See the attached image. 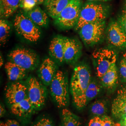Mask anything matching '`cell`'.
Wrapping results in <instances>:
<instances>
[{"label":"cell","mask_w":126,"mask_h":126,"mask_svg":"<svg viewBox=\"0 0 126 126\" xmlns=\"http://www.w3.org/2000/svg\"><path fill=\"white\" fill-rule=\"evenodd\" d=\"M108 13V9L105 5L96 2H87L82 7L75 29L79 31L87 23L105 20Z\"/></svg>","instance_id":"cell-2"},{"label":"cell","mask_w":126,"mask_h":126,"mask_svg":"<svg viewBox=\"0 0 126 126\" xmlns=\"http://www.w3.org/2000/svg\"><path fill=\"white\" fill-rule=\"evenodd\" d=\"M100 89L101 86L96 81L91 80L86 91V98L87 102L88 103L95 99L99 94Z\"/></svg>","instance_id":"cell-24"},{"label":"cell","mask_w":126,"mask_h":126,"mask_svg":"<svg viewBox=\"0 0 126 126\" xmlns=\"http://www.w3.org/2000/svg\"><path fill=\"white\" fill-rule=\"evenodd\" d=\"M82 0H70L67 5L55 19V23L63 29L75 27L79 18Z\"/></svg>","instance_id":"cell-4"},{"label":"cell","mask_w":126,"mask_h":126,"mask_svg":"<svg viewBox=\"0 0 126 126\" xmlns=\"http://www.w3.org/2000/svg\"><path fill=\"white\" fill-rule=\"evenodd\" d=\"M36 0V1L37 3V4L39 5L42 4L43 3H45L46 0Z\"/></svg>","instance_id":"cell-35"},{"label":"cell","mask_w":126,"mask_h":126,"mask_svg":"<svg viewBox=\"0 0 126 126\" xmlns=\"http://www.w3.org/2000/svg\"><path fill=\"white\" fill-rule=\"evenodd\" d=\"M91 80L90 69L86 65L82 64L75 68L71 80L70 90L73 103L79 110L84 108L87 104L86 91Z\"/></svg>","instance_id":"cell-1"},{"label":"cell","mask_w":126,"mask_h":126,"mask_svg":"<svg viewBox=\"0 0 126 126\" xmlns=\"http://www.w3.org/2000/svg\"><path fill=\"white\" fill-rule=\"evenodd\" d=\"M92 2H97V1H107L110 0H87Z\"/></svg>","instance_id":"cell-36"},{"label":"cell","mask_w":126,"mask_h":126,"mask_svg":"<svg viewBox=\"0 0 126 126\" xmlns=\"http://www.w3.org/2000/svg\"><path fill=\"white\" fill-rule=\"evenodd\" d=\"M119 72L121 80L126 83V52L122 57L120 63Z\"/></svg>","instance_id":"cell-26"},{"label":"cell","mask_w":126,"mask_h":126,"mask_svg":"<svg viewBox=\"0 0 126 126\" xmlns=\"http://www.w3.org/2000/svg\"><path fill=\"white\" fill-rule=\"evenodd\" d=\"M8 57L10 61L17 64L27 71L34 70L37 65V56L33 51L27 49H16L11 51Z\"/></svg>","instance_id":"cell-9"},{"label":"cell","mask_w":126,"mask_h":126,"mask_svg":"<svg viewBox=\"0 0 126 126\" xmlns=\"http://www.w3.org/2000/svg\"><path fill=\"white\" fill-rule=\"evenodd\" d=\"M66 37L56 36L50 42L49 50L50 55L60 63L64 62V53L65 47Z\"/></svg>","instance_id":"cell-15"},{"label":"cell","mask_w":126,"mask_h":126,"mask_svg":"<svg viewBox=\"0 0 126 126\" xmlns=\"http://www.w3.org/2000/svg\"><path fill=\"white\" fill-rule=\"evenodd\" d=\"M3 64V59L1 57V56H0V66H1Z\"/></svg>","instance_id":"cell-37"},{"label":"cell","mask_w":126,"mask_h":126,"mask_svg":"<svg viewBox=\"0 0 126 126\" xmlns=\"http://www.w3.org/2000/svg\"><path fill=\"white\" fill-rule=\"evenodd\" d=\"M102 118L104 120L103 126H116V123H115L110 117L105 115Z\"/></svg>","instance_id":"cell-30"},{"label":"cell","mask_w":126,"mask_h":126,"mask_svg":"<svg viewBox=\"0 0 126 126\" xmlns=\"http://www.w3.org/2000/svg\"><path fill=\"white\" fill-rule=\"evenodd\" d=\"M0 17L8 18L21 6V0H0Z\"/></svg>","instance_id":"cell-21"},{"label":"cell","mask_w":126,"mask_h":126,"mask_svg":"<svg viewBox=\"0 0 126 126\" xmlns=\"http://www.w3.org/2000/svg\"><path fill=\"white\" fill-rule=\"evenodd\" d=\"M35 110L28 98L18 103L11 105V112L13 114L20 117H28Z\"/></svg>","instance_id":"cell-16"},{"label":"cell","mask_w":126,"mask_h":126,"mask_svg":"<svg viewBox=\"0 0 126 126\" xmlns=\"http://www.w3.org/2000/svg\"><path fill=\"white\" fill-rule=\"evenodd\" d=\"M116 126H126V125H120L119 123H116Z\"/></svg>","instance_id":"cell-38"},{"label":"cell","mask_w":126,"mask_h":126,"mask_svg":"<svg viewBox=\"0 0 126 126\" xmlns=\"http://www.w3.org/2000/svg\"><path fill=\"white\" fill-rule=\"evenodd\" d=\"M57 71V65L54 61L50 58L45 59L41 64L38 74L41 80L46 86H50Z\"/></svg>","instance_id":"cell-12"},{"label":"cell","mask_w":126,"mask_h":126,"mask_svg":"<svg viewBox=\"0 0 126 126\" xmlns=\"http://www.w3.org/2000/svg\"><path fill=\"white\" fill-rule=\"evenodd\" d=\"M125 10H126V3H125Z\"/></svg>","instance_id":"cell-39"},{"label":"cell","mask_w":126,"mask_h":126,"mask_svg":"<svg viewBox=\"0 0 126 126\" xmlns=\"http://www.w3.org/2000/svg\"><path fill=\"white\" fill-rule=\"evenodd\" d=\"M93 60L96 73L100 79L116 62L115 51L108 48L100 49L93 53Z\"/></svg>","instance_id":"cell-6"},{"label":"cell","mask_w":126,"mask_h":126,"mask_svg":"<svg viewBox=\"0 0 126 126\" xmlns=\"http://www.w3.org/2000/svg\"><path fill=\"white\" fill-rule=\"evenodd\" d=\"M107 111V104L104 100H96L91 107V112L95 116L102 117L105 115Z\"/></svg>","instance_id":"cell-23"},{"label":"cell","mask_w":126,"mask_h":126,"mask_svg":"<svg viewBox=\"0 0 126 126\" xmlns=\"http://www.w3.org/2000/svg\"><path fill=\"white\" fill-rule=\"evenodd\" d=\"M0 126H20L18 122L14 120H8L5 122H1Z\"/></svg>","instance_id":"cell-32"},{"label":"cell","mask_w":126,"mask_h":126,"mask_svg":"<svg viewBox=\"0 0 126 126\" xmlns=\"http://www.w3.org/2000/svg\"><path fill=\"white\" fill-rule=\"evenodd\" d=\"M109 43L113 46L120 49L126 48V34L119 23H110L107 31Z\"/></svg>","instance_id":"cell-10"},{"label":"cell","mask_w":126,"mask_h":126,"mask_svg":"<svg viewBox=\"0 0 126 126\" xmlns=\"http://www.w3.org/2000/svg\"><path fill=\"white\" fill-rule=\"evenodd\" d=\"M6 112V110L4 108V107L3 105L1 104L0 106V117H3L5 113Z\"/></svg>","instance_id":"cell-34"},{"label":"cell","mask_w":126,"mask_h":126,"mask_svg":"<svg viewBox=\"0 0 126 126\" xmlns=\"http://www.w3.org/2000/svg\"><path fill=\"white\" fill-rule=\"evenodd\" d=\"M62 119L63 126H81L79 118L66 108L62 111Z\"/></svg>","instance_id":"cell-22"},{"label":"cell","mask_w":126,"mask_h":126,"mask_svg":"<svg viewBox=\"0 0 126 126\" xmlns=\"http://www.w3.org/2000/svg\"><path fill=\"white\" fill-rule=\"evenodd\" d=\"M14 26L19 35L30 42H36L40 38L41 32L39 27L25 13H19L16 16Z\"/></svg>","instance_id":"cell-5"},{"label":"cell","mask_w":126,"mask_h":126,"mask_svg":"<svg viewBox=\"0 0 126 126\" xmlns=\"http://www.w3.org/2000/svg\"><path fill=\"white\" fill-rule=\"evenodd\" d=\"M25 13L38 26H46L48 22L47 14L38 6L33 9L25 11Z\"/></svg>","instance_id":"cell-20"},{"label":"cell","mask_w":126,"mask_h":126,"mask_svg":"<svg viewBox=\"0 0 126 126\" xmlns=\"http://www.w3.org/2000/svg\"><path fill=\"white\" fill-rule=\"evenodd\" d=\"M120 120L119 123L120 125H126V113L120 119Z\"/></svg>","instance_id":"cell-33"},{"label":"cell","mask_w":126,"mask_h":126,"mask_svg":"<svg viewBox=\"0 0 126 126\" xmlns=\"http://www.w3.org/2000/svg\"><path fill=\"white\" fill-rule=\"evenodd\" d=\"M119 23L126 34V10L123 11V13L119 19Z\"/></svg>","instance_id":"cell-31"},{"label":"cell","mask_w":126,"mask_h":126,"mask_svg":"<svg viewBox=\"0 0 126 126\" xmlns=\"http://www.w3.org/2000/svg\"><path fill=\"white\" fill-rule=\"evenodd\" d=\"M103 124L104 120L102 117L95 116L89 121L88 126H103Z\"/></svg>","instance_id":"cell-29"},{"label":"cell","mask_w":126,"mask_h":126,"mask_svg":"<svg viewBox=\"0 0 126 126\" xmlns=\"http://www.w3.org/2000/svg\"><path fill=\"white\" fill-rule=\"evenodd\" d=\"M5 69L8 77L11 81H18L23 79L26 76V70L11 61L6 63Z\"/></svg>","instance_id":"cell-19"},{"label":"cell","mask_w":126,"mask_h":126,"mask_svg":"<svg viewBox=\"0 0 126 126\" xmlns=\"http://www.w3.org/2000/svg\"><path fill=\"white\" fill-rule=\"evenodd\" d=\"M37 4L36 0H21V6L25 11H30Z\"/></svg>","instance_id":"cell-27"},{"label":"cell","mask_w":126,"mask_h":126,"mask_svg":"<svg viewBox=\"0 0 126 126\" xmlns=\"http://www.w3.org/2000/svg\"><path fill=\"white\" fill-rule=\"evenodd\" d=\"M118 71L116 63H114L100 79L101 85L105 88L112 90L118 83Z\"/></svg>","instance_id":"cell-18"},{"label":"cell","mask_w":126,"mask_h":126,"mask_svg":"<svg viewBox=\"0 0 126 126\" xmlns=\"http://www.w3.org/2000/svg\"><path fill=\"white\" fill-rule=\"evenodd\" d=\"M50 90L53 99L59 108L67 107L69 103L67 77L61 71H58L50 84Z\"/></svg>","instance_id":"cell-3"},{"label":"cell","mask_w":126,"mask_h":126,"mask_svg":"<svg viewBox=\"0 0 126 126\" xmlns=\"http://www.w3.org/2000/svg\"><path fill=\"white\" fill-rule=\"evenodd\" d=\"M70 0H46L45 9L48 15L55 19L67 5Z\"/></svg>","instance_id":"cell-17"},{"label":"cell","mask_w":126,"mask_h":126,"mask_svg":"<svg viewBox=\"0 0 126 126\" xmlns=\"http://www.w3.org/2000/svg\"><path fill=\"white\" fill-rule=\"evenodd\" d=\"M106 22L105 20L86 24L79 30L82 40L88 46L98 44L103 36Z\"/></svg>","instance_id":"cell-7"},{"label":"cell","mask_w":126,"mask_h":126,"mask_svg":"<svg viewBox=\"0 0 126 126\" xmlns=\"http://www.w3.org/2000/svg\"><path fill=\"white\" fill-rule=\"evenodd\" d=\"M63 126V125H62V124H61V125H60V126Z\"/></svg>","instance_id":"cell-40"},{"label":"cell","mask_w":126,"mask_h":126,"mask_svg":"<svg viewBox=\"0 0 126 126\" xmlns=\"http://www.w3.org/2000/svg\"><path fill=\"white\" fill-rule=\"evenodd\" d=\"M82 51L81 44L73 38L66 37L64 53V61L68 63L76 62L80 57Z\"/></svg>","instance_id":"cell-13"},{"label":"cell","mask_w":126,"mask_h":126,"mask_svg":"<svg viewBox=\"0 0 126 126\" xmlns=\"http://www.w3.org/2000/svg\"><path fill=\"white\" fill-rule=\"evenodd\" d=\"M5 97L8 103L13 105L28 98L27 86L20 82H15L6 89Z\"/></svg>","instance_id":"cell-11"},{"label":"cell","mask_w":126,"mask_h":126,"mask_svg":"<svg viewBox=\"0 0 126 126\" xmlns=\"http://www.w3.org/2000/svg\"><path fill=\"white\" fill-rule=\"evenodd\" d=\"M11 31V26L7 21L0 19V41L1 45L7 42Z\"/></svg>","instance_id":"cell-25"},{"label":"cell","mask_w":126,"mask_h":126,"mask_svg":"<svg viewBox=\"0 0 126 126\" xmlns=\"http://www.w3.org/2000/svg\"><path fill=\"white\" fill-rule=\"evenodd\" d=\"M28 98L35 110L42 108L45 105L47 92L45 86L34 77H31L27 81Z\"/></svg>","instance_id":"cell-8"},{"label":"cell","mask_w":126,"mask_h":126,"mask_svg":"<svg viewBox=\"0 0 126 126\" xmlns=\"http://www.w3.org/2000/svg\"><path fill=\"white\" fill-rule=\"evenodd\" d=\"M113 116L120 119L126 113V86L122 87L117 92L116 97L112 105Z\"/></svg>","instance_id":"cell-14"},{"label":"cell","mask_w":126,"mask_h":126,"mask_svg":"<svg viewBox=\"0 0 126 126\" xmlns=\"http://www.w3.org/2000/svg\"><path fill=\"white\" fill-rule=\"evenodd\" d=\"M32 126H54L51 120L47 118H43L34 123Z\"/></svg>","instance_id":"cell-28"}]
</instances>
